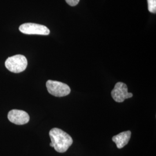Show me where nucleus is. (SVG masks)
<instances>
[{
  "instance_id": "nucleus-7",
  "label": "nucleus",
  "mask_w": 156,
  "mask_h": 156,
  "mask_svg": "<svg viewBox=\"0 0 156 156\" xmlns=\"http://www.w3.org/2000/svg\"><path fill=\"white\" fill-rule=\"evenodd\" d=\"M131 136V132L130 131H124L113 136L112 140L116 144L118 149H122L128 144Z\"/></svg>"
},
{
  "instance_id": "nucleus-6",
  "label": "nucleus",
  "mask_w": 156,
  "mask_h": 156,
  "mask_svg": "<svg viewBox=\"0 0 156 156\" xmlns=\"http://www.w3.org/2000/svg\"><path fill=\"white\" fill-rule=\"evenodd\" d=\"M8 120L12 123L16 125H23L28 123L30 116L28 113L25 111L13 109L9 112L8 114Z\"/></svg>"
},
{
  "instance_id": "nucleus-1",
  "label": "nucleus",
  "mask_w": 156,
  "mask_h": 156,
  "mask_svg": "<svg viewBox=\"0 0 156 156\" xmlns=\"http://www.w3.org/2000/svg\"><path fill=\"white\" fill-rule=\"evenodd\" d=\"M51 143L50 146L54 147L55 151L58 153L67 151L73 143L71 136L61 129L52 128L49 131Z\"/></svg>"
},
{
  "instance_id": "nucleus-4",
  "label": "nucleus",
  "mask_w": 156,
  "mask_h": 156,
  "mask_svg": "<svg viewBox=\"0 0 156 156\" xmlns=\"http://www.w3.org/2000/svg\"><path fill=\"white\" fill-rule=\"evenodd\" d=\"M20 32L28 35H48L50 34L49 29L44 25L27 23L22 24L19 27Z\"/></svg>"
},
{
  "instance_id": "nucleus-8",
  "label": "nucleus",
  "mask_w": 156,
  "mask_h": 156,
  "mask_svg": "<svg viewBox=\"0 0 156 156\" xmlns=\"http://www.w3.org/2000/svg\"><path fill=\"white\" fill-rule=\"evenodd\" d=\"M148 4V10L152 13H156V0H147Z\"/></svg>"
},
{
  "instance_id": "nucleus-2",
  "label": "nucleus",
  "mask_w": 156,
  "mask_h": 156,
  "mask_svg": "<svg viewBox=\"0 0 156 156\" xmlns=\"http://www.w3.org/2000/svg\"><path fill=\"white\" fill-rule=\"evenodd\" d=\"M5 64L6 68L12 73H22L27 67V60L25 56L17 55L8 58Z\"/></svg>"
},
{
  "instance_id": "nucleus-5",
  "label": "nucleus",
  "mask_w": 156,
  "mask_h": 156,
  "mask_svg": "<svg viewBox=\"0 0 156 156\" xmlns=\"http://www.w3.org/2000/svg\"><path fill=\"white\" fill-rule=\"evenodd\" d=\"M111 95L113 99L116 102H123L126 99L131 98L133 95L131 93H128V87L126 84L118 82L112 90Z\"/></svg>"
},
{
  "instance_id": "nucleus-9",
  "label": "nucleus",
  "mask_w": 156,
  "mask_h": 156,
  "mask_svg": "<svg viewBox=\"0 0 156 156\" xmlns=\"http://www.w3.org/2000/svg\"><path fill=\"white\" fill-rule=\"evenodd\" d=\"M65 1H66V2L68 5L73 6L77 5L80 0H65Z\"/></svg>"
},
{
  "instance_id": "nucleus-3",
  "label": "nucleus",
  "mask_w": 156,
  "mask_h": 156,
  "mask_svg": "<svg viewBox=\"0 0 156 156\" xmlns=\"http://www.w3.org/2000/svg\"><path fill=\"white\" fill-rule=\"evenodd\" d=\"M46 86L50 94L57 97L67 96L71 93V89L68 85L58 81L49 80Z\"/></svg>"
}]
</instances>
